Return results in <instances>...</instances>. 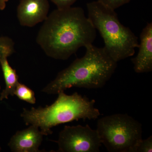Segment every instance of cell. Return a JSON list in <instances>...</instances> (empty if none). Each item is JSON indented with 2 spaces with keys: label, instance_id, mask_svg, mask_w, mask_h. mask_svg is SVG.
Wrapping results in <instances>:
<instances>
[{
  "label": "cell",
  "instance_id": "obj_13",
  "mask_svg": "<svg viewBox=\"0 0 152 152\" xmlns=\"http://www.w3.org/2000/svg\"><path fill=\"white\" fill-rule=\"evenodd\" d=\"M152 137L150 136L148 139L142 140L136 147L135 152H152Z\"/></svg>",
  "mask_w": 152,
  "mask_h": 152
},
{
  "label": "cell",
  "instance_id": "obj_14",
  "mask_svg": "<svg viewBox=\"0 0 152 152\" xmlns=\"http://www.w3.org/2000/svg\"><path fill=\"white\" fill-rule=\"evenodd\" d=\"M110 8L115 10L130 2L131 0H98Z\"/></svg>",
  "mask_w": 152,
  "mask_h": 152
},
{
  "label": "cell",
  "instance_id": "obj_2",
  "mask_svg": "<svg viewBox=\"0 0 152 152\" xmlns=\"http://www.w3.org/2000/svg\"><path fill=\"white\" fill-rule=\"evenodd\" d=\"M86 48L84 56L60 72L42 90V92L55 94L73 87L98 89L104 86L115 72L117 62L104 47L98 48L92 44Z\"/></svg>",
  "mask_w": 152,
  "mask_h": 152
},
{
  "label": "cell",
  "instance_id": "obj_3",
  "mask_svg": "<svg viewBox=\"0 0 152 152\" xmlns=\"http://www.w3.org/2000/svg\"><path fill=\"white\" fill-rule=\"evenodd\" d=\"M51 105L45 107L23 109L21 117L26 125H34L44 135L51 134V129L57 125L74 121L96 120L101 115L95 107L96 101L75 92L66 94L64 91Z\"/></svg>",
  "mask_w": 152,
  "mask_h": 152
},
{
  "label": "cell",
  "instance_id": "obj_1",
  "mask_svg": "<svg viewBox=\"0 0 152 152\" xmlns=\"http://www.w3.org/2000/svg\"><path fill=\"white\" fill-rule=\"evenodd\" d=\"M43 22L36 41L55 59H67L80 48L93 44L96 37V30L79 7L57 9Z\"/></svg>",
  "mask_w": 152,
  "mask_h": 152
},
{
  "label": "cell",
  "instance_id": "obj_17",
  "mask_svg": "<svg viewBox=\"0 0 152 152\" xmlns=\"http://www.w3.org/2000/svg\"><path fill=\"white\" fill-rule=\"evenodd\" d=\"M1 151V147H0V151Z\"/></svg>",
  "mask_w": 152,
  "mask_h": 152
},
{
  "label": "cell",
  "instance_id": "obj_9",
  "mask_svg": "<svg viewBox=\"0 0 152 152\" xmlns=\"http://www.w3.org/2000/svg\"><path fill=\"white\" fill-rule=\"evenodd\" d=\"M139 52L132 58L134 70L137 73H148L152 70V23H148L140 35Z\"/></svg>",
  "mask_w": 152,
  "mask_h": 152
},
{
  "label": "cell",
  "instance_id": "obj_5",
  "mask_svg": "<svg viewBox=\"0 0 152 152\" xmlns=\"http://www.w3.org/2000/svg\"><path fill=\"white\" fill-rule=\"evenodd\" d=\"M96 130L102 144L110 152H135L142 139L141 124L127 114L101 118Z\"/></svg>",
  "mask_w": 152,
  "mask_h": 152
},
{
  "label": "cell",
  "instance_id": "obj_15",
  "mask_svg": "<svg viewBox=\"0 0 152 152\" xmlns=\"http://www.w3.org/2000/svg\"><path fill=\"white\" fill-rule=\"evenodd\" d=\"M57 6V9H65L71 7L77 0H50Z\"/></svg>",
  "mask_w": 152,
  "mask_h": 152
},
{
  "label": "cell",
  "instance_id": "obj_10",
  "mask_svg": "<svg viewBox=\"0 0 152 152\" xmlns=\"http://www.w3.org/2000/svg\"><path fill=\"white\" fill-rule=\"evenodd\" d=\"M0 64L5 83V88L0 95V100L2 101L7 99L10 96H14V92L19 83L18 76L15 70L10 65L8 58L2 59Z\"/></svg>",
  "mask_w": 152,
  "mask_h": 152
},
{
  "label": "cell",
  "instance_id": "obj_16",
  "mask_svg": "<svg viewBox=\"0 0 152 152\" xmlns=\"http://www.w3.org/2000/svg\"><path fill=\"white\" fill-rule=\"evenodd\" d=\"M9 0H0V10H3L6 8Z\"/></svg>",
  "mask_w": 152,
  "mask_h": 152
},
{
  "label": "cell",
  "instance_id": "obj_12",
  "mask_svg": "<svg viewBox=\"0 0 152 152\" xmlns=\"http://www.w3.org/2000/svg\"><path fill=\"white\" fill-rule=\"evenodd\" d=\"M15 52V44L12 39L7 36L0 37V61L8 58Z\"/></svg>",
  "mask_w": 152,
  "mask_h": 152
},
{
  "label": "cell",
  "instance_id": "obj_4",
  "mask_svg": "<svg viewBox=\"0 0 152 152\" xmlns=\"http://www.w3.org/2000/svg\"><path fill=\"white\" fill-rule=\"evenodd\" d=\"M88 18L103 39L105 49L118 63L132 56L138 48V38L121 23L115 10L99 1L87 4Z\"/></svg>",
  "mask_w": 152,
  "mask_h": 152
},
{
  "label": "cell",
  "instance_id": "obj_18",
  "mask_svg": "<svg viewBox=\"0 0 152 152\" xmlns=\"http://www.w3.org/2000/svg\"><path fill=\"white\" fill-rule=\"evenodd\" d=\"M0 89H1V86H0Z\"/></svg>",
  "mask_w": 152,
  "mask_h": 152
},
{
  "label": "cell",
  "instance_id": "obj_11",
  "mask_svg": "<svg viewBox=\"0 0 152 152\" xmlns=\"http://www.w3.org/2000/svg\"><path fill=\"white\" fill-rule=\"evenodd\" d=\"M14 95L26 102L31 104L36 103V99L35 93L26 85L18 83L14 92Z\"/></svg>",
  "mask_w": 152,
  "mask_h": 152
},
{
  "label": "cell",
  "instance_id": "obj_7",
  "mask_svg": "<svg viewBox=\"0 0 152 152\" xmlns=\"http://www.w3.org/2000/svg\"><path fill=\"white\" fill-rule=\"evenodd\" d=\"M49 9L48 0H20L17 10L19 23L33 27L46 19Z\"/></svg>",
  "mask_w": 152,
  "mask_h": 152
},
{
  "label": "cell",
  "instance_id": "obj_6",
  "mask_svg": "<svg viewBox=\"0 0 152 152\" xmlns=\"http://www.w3.org/2000/svg\"><path fill=\"white\" fill-rule=\"evenodd\" d=\"M56 142L61 152H99L102 145L97 130L88 125L66 126Z\"/></svg>",
  "mask_w": 152,
  "mask_h": 152
},
{
  "label": "cell",
  "instance_id": "obj_8",
  "mask_svg": "<svg viewBox=\"0 0 152 152\" xmlns=\"http://www.w3.org/2000/svg\"><path fill=\"white\" fill-rule=\"evenodd\" d=\"M44 135L38 127L31 125L18 131L11 138L8 146L14 152H38Z\"/></svg>",
  "mask_w": 152,
  "mask_h": 152
}]
</instances>
